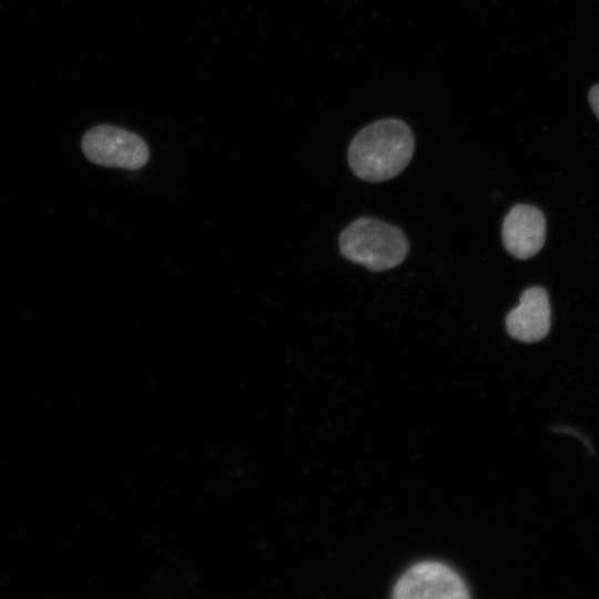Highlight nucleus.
I'll list each match as a JSON object with an SVG mask.
<instances>
[{
	"label": "nucleus",
	"instance_id": "obj_4",
	"mask_svg": "<svg viewBox=\"0 0 599 599\" xmlns=\"http://www.w3.org/2000/svg\"><path fill=\"white\" fill-rule=\"evenodd\" d=\"M395 599H467L468 588L461 577L445 564L423 561L413 565L397 580Z\"/></svg>",
	"mask_w": 599,
	"mask_h": 599
},
{
	"label": "nucleus",
	"instance_id": "obj_1",
	"mask_svg": "<svg viewBox=\"0 0 599 599\" xmlns=\"http://www.w3.org/2000/svg\"><path fill=\"white\" fill-rule=\"evenodd\" d=\"M414 149L415 140L409 126L398 119H384L368 124L355 135L347 159L357 177L384 182L407 166Z\"/></svg>",
	"mask_w": 599,
	"mask_h": 599
},
{
	"label": "nucleus",
	"instance_id": "obj_3",
	"mask_svg": "<svg viewBox=\"0 0 599 599\" xmlns=\"http://www.w3.org/2000/svg\"><path fill=\"white\" fill-rule=\"evenodd\" d=\"M81 148L87 159L100 166L138 170L149 160V149L141 136L110 124L88 130Z\"/></svg>",
	"mask_w": 599,
	"mask_h": 599
},
{
	"label": "nucleus",
	"instance_id": "obj_2",
	"mask_svg": "<svg viewBox=\"0 0 599 599\" xmlns=\"http://www.w3.org/2000/svg\"><path fill=\"white\" fill-rule=\"evenodd\" d=\"M341 254L348 261L379 272L399 265L408 254V241L395 225L359 217L341 233Z\"/></svg>",
	"mask_w": 599,
	"mask_h": 599
},
{
	"label": "nucleus",
	"instance_id": "obj_7",
	"mask_svg": "<svg viewBox=\"0 0 599 599\" xmlns=\"http://www.w3.org/2000/svg\"><path fill=\"white\" fill-rule=\"evenodd\" d=\"M588 100L593 113L599 119V83L595 84L588 94Z\"/></svg>",
	"mask_w": 599,
	"mask_h": 599
},
{
	"label": "nucleus",
	"instance_id": "obj_5",
	"mask_svg": "<svg viewBox=\"0 0 599 599\" xmlns=\"http://www.w3.org/2000/svg\"><path fill=\"white\" fill-rule=\"evenodd\" d=\"M502 242L515 257L526 260L535 256L544 246L546 220L541 211L528 204H517L504 219Z\"/></svg>",
	"mask_w": 599,
	"mask_h": 599
},
{
	"label": "nucleus",
	"instance_id": "obj_6",
	"mask_svg": "<svg viewBox=\"0 0 599 599\" xmlns=\"http://www.w3.org/2000/svg\"><path fill=\"white\" fill-rule=\"evenodd\" d=\"M510 337L525 343L541 341L550 329V304L542 287H529L522 292L520 303L506 316Z\"/></svg>",
	"mask_w": 599,
	"mask_h": 599
}]
</instances>
